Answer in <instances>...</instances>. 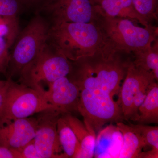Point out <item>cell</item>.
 Wrapping results in <instances>:
<instances>
[{"label":"cell","instance_id":"obj_2","mask_svg":"<svg viewBox=\"0 0 158 158\" xmlns=\"http://www.w3.org/2000/svg\"><path fill=\"white\" fill-rule=\"evenodd\" d=\"M48 42L71 61L110 46L96 22H52Z\"/></svg>","mask_w":158,"mask_h":158},{"label":"cell","instance_id":"obj_21","mask_svg":"<svg viewBox=\"0 0 158 158\" xmlns=\"http://www.w3.org/2000/svg\"><path fill=\"white\" fill-rule=\"evenodd\" d=\"M134 9L148 24L157 19V0H132Z\"/></svg>","mask_w":158,"mask_h":158},{"label":"cell","instance_id":"obj_26","mask_svg":"<svg viewBox=\"0 0 158 158\" xmlns=\"http://www.w3.org/2000/svg\"><path fill=\"white\" fill-rule=\"evenodd\" d=\"M11 79L8 77L6 81L0 80V118L2 116L4 112L6 94Z\"/></svg>","mask_w":158,"mask_h":158},{"label":"cell","instance_id":"obj_27","mask_svg":"<svg viewBox=\"0 0 158 158\" xmlns=\"http://www.w3.org/2000/svg\"><path fill=\"white\" fill-rule=\"evenodd\" d=\"M0 158H20V156L16 150L0 145Z\"/></svg>","mask_w":158,"mask_h":158},{"label":"cell","instance_id":"obj_11","mask_svg":"<svg viewBox=\"0 0 158 158\" xmlns=\"http://www.w3.org/2000/svg\"><path fill=\"white\" fill-rule=\"evenodd\" d=\"M48 86V90L40 93L58 112L62 114L78 112L81 90L68 77L60 78Z\"/></svg>","mask_w":158,"mask_h":158},{"label":"cell","instance_id":"obj_29","mask_svg":"<svg viewBox=\"0 0 158 158\" xmlns=\"http://www.w3.org/2000/svg\"><path fill=\"white\" fill-rule=\"evenodd\" d=\"M28 7L33 6H41L46 0H25Z\"/></svg>","mask_w":158,"mask_h":158},{"label":"cell","instance_id":"obj_4","mask_svg":"<svg viewBox=\"0 0 158 158\" xmlns=\"http://www.w3.org/2000/svg\"><path fill=\"white\" fill-rule=\"evenodd\" d=\"M50 25L45 19L38 15L19 32L11 46L8 77L19 76L37 58L48 42Z\"/></svg>","mask_w":158,"mask_h":158},{"label":"cell","instance_id":"obj_1","mask_svg":"<svg viewBox=\"0 0 158 158\" xmlns=\"http://www.w3.org/2000/svg\"><path fill=\"white\" fill-rule=\"evenodd\" d=\"M110 46L91 56L71 61L68 78L82 89L118 94L132 58Z\"/></svg>","mask_w":158,"mask_h":158},{"label":"cell","instance_id":"obj_9","mask_svg":"<svg viewBox=\"0 0 158 158\" xmlns=\"http://www.w3.org/2000/svg\"><path fill=\"white\" fill-rule=\"evenodd\" d=\"M38 11L49 15L52 22L95 23L98 16L93 0H46Z\"/></svg>","mask_w":158,"mask_h":158},{"label":"cell","instance_id":"obj_16","mask_svg":"<svg viewBox=\"0 0 158 158\" xmlns=\"http://www.w3.org/2000/svg\"><path fill=\"white\" fill-rule=\"evenodd\" d=\"M116 125L123 137L122 146L118 158H138L142 149L147 147L141 134L131 125L123 121L116 123Z\"/></svg>","mask_w":158,"mask_h":158},{"label":"cell","instance_id":"obj_14","mask_svg":"<svg viewBox=\"0 0 158 158\" xmlns=\"http://www.w3.org/2000/svg\"><path fill=\"white\" fill-rule=\"evenodd\" d=\"M96 136L94 157L95 158H118L123 144L121 133L117 127L110 125L101 130Z\"/></svg>","mask_w":158,"mask_h":158},{"label":"cell","instance_id":"obj_20","mask_svg":"<svg viewBox=\"0 0 158 158\" xmlns=\"http://www.w3.org/2000/svg\"><path fill=\"white\" fill-rule=\"evenodd\" d=\"M19 33L18 16L0 15V37L7 40L11 48Z\"/></svg>","mask_w":158,"mask_h":158},{"label":"cell","instance_id":"obj_6","mask_svg":"<svg viewBox=\"0 0 158 158\" xmlns=\"http://www.w3.org/2000/svg\"><path fill=\"white\" fill-rule=\"evenodd\" d=\"M78 112L96 134L105 124L124 120L118 102L109 94L97 90H81Z\"/></svg>","mask_w":158,"mask_h":158},{"label":"cell","instance_id":"obj_22","mask_svg":"<svg viewBox=\"0 0 158 158\" xmlns=\"http://www.w3.org/2000/svg\"><path fill=\"white\" fill-rule=\"evenodd\" d=\"M141 134L146 146L151 149L158 151V127L157 126L147 125L144 124L135 125L130 123Z\"/></svg>","mask_w":158,"mask_h":158},{"label":"cell","instance_id":"obj_17","mask_svg":"<svg viewBox=\"0 0 158 158\" xmlns=\"http://www.w3.org/2000/svg\"><path fill=\"white\" fill-rule=\"evenodd\" d=\"M136 122L144 124L158 123V85L156 81L150 85L146 97L138 109Z\"/></svg>","mask_w":158,"mask_h":158},{"label":"cell","instance_id":"obj_10","mask_svg":"<svg viewBox=\"0 0 158 158\" xmlns=\"http://www.w3.org/2000/svg\"><path fill=\"white\" fill-rule=\"evenodd\" d=\"M39 113L37 117V130L34 138L37 151L42 158H65L57 131L58 120L62 114L54 110Z\"/></svg>","mask_w":158,"mask_h":158},{"label":"cell","instance_id":"obj_15","mask_svg":"<svg viewBox=\"0 0 158 158\" xmlns=\"http://www.w3.org/2000/svg\"><path fill=\"white\" fill-rule=\"evenodd\" d=\"M98 12L107 17H129L148 26L136 12L132 0H93Z\"/></svg>","mask_w":158,"mask_h":158},{"label":"cell","instance_id":"obj_23","mask_svg":"<svg viewBox=\"0 0 158 158\" xmlns=\"http://www.w3.org/2000/svg\"><path fill=\"white\" fill-rule=\"evenodd\" d=\"M27 7L25 0H0V15L18 16Z\"/></svg>","mask_w":158,"mask_h":158},{"label":"cell","instance_id":"obj_3","mask_svg":"<svg viewBox=\"0 0 158 158\" xmlns=\"http://www.w3.org/2000/svg\"><path fill=\"white\" fill-rule=\"evenodd\" d=\"M95 22L107 43L113 49L132 54L146 48L158 39V28L144 26L129 17H107L98 13Z\"/></svg>","mask_w":158,"mask_h":158},{"label":"cell","instance_id":"obj_19","mask_svg":"<svg viewBox=\"0 0 158 158\" xmlns=\"http://www.w3.org/2000/svg\"><path fill=\"white\" fill-rule=\"evenodd\" d=\"M135 65L151 72L158 80V42L156 40L149 46L131 54Z\"/></svg>","mask_w":158,"mask_h":158},{"label":"cell","instance_id":"obj_18","mask_svg":"<svg viewBox=\"0 0 158 158\" xmlns=\"http://www.w3.org/2000/svg\"><path fill=\"white\" fill-rule=\"evenodd\" d=\"M59 142L65 158H75L80 149V144L75 134L64 115L59 116L57 122Z\"/></svg>","mask_w":158,"mask_h":158},{"label":"cell","instance_id":"obj_24","mask_svg":"<svg viewBox=\"0 0 158 158\" xmlns=\"http://www.w3.org/2000/svg\"><path fill=\"white\" fill-rule=\"evenodd\" d=\"M11 48L5 38L0 37V73L6 76L8 75L10 60Z\"/></svg>","mask_w":158,"mask_h":158},{"label":"cell","instance_id":"obj_8","mask_svg":"<svg viewBox=\"0 0 158 158\" xmlns=\"http://www.w3.org/2000/svg\"><path fill=\"white\" fill-rule=\"evenodd\" d=\"M155 81L152 73L135 65L132 59L118 94L124 120L129 121L131 116L138 114L150 85Z\"/></svg>","mask_w":158,"mask_h":158},{"label":"cell","instance_id":"obj_13","mask_svg":"<svg viewBox=\"0 0 158 158\" xmlns=\"http://www.w3.org/2000/svg\"><path fill=\"white\" fill-rule=\"evenodd\" d=\"M75 134L80 144V149L75 158H91L94 157L96 133L89 126L71 114H63Z\"/></svg>","mask_w":158,"mask_h":158},{"label":"cell","instance_id":"obj_5","mask_svg":"<svg viewBox=\"0 0 158 158\" xmlns=\"http://www.w3.org/2000/svg\"><path fill=\"white\" fill-rule=\"evenodd\" d=\"M71 62L47 42L38 56L20 74V84L33 88L40 93L42 82L48 85L70 72Z\"/></svg>","mask_w":158,"mask_h":158},{"label":"cell","instance_id":"obj_7","mask_svg":"<svg viewBox=\"0 0 158 158\" xmlns=\"http://www.w3.org/2000/svg\"><path fill=\"white\" fill-rule=\"evenodd\" d=\"M49 110L58 111L37 90L15 83L11 79L4 112L0 118V127L14 119L28 118Z\"/></svg>","mask_w":158,"mask_h":158},{"label":"cell","instance_id":"obj_12","mask_svg":"<svg viewBox=\"0 0 158 158\" xmlns=\"http://www.w3.org/2000/svg\"><path fill=\"white\" fill-rule=\"evenodd\" d=\"M37 118H17L0 127V145L11 149L23 147L34 139Z\"/></svg>","mask_w":158,"mask_h":158},{"label":"cell","instance_id":"obj_28","mask_svg":"<svg viewBox=\"0 0 158 158\" xmlns=\"http://www.w3.org/2000/svg\"><path fill=\"white\" fill-rule=\"evenodd\" d=\"M158 151L151 149L145 152H141L138 158H158Z\"/></svg>","mask_w":158,"mask_h":158},{"label":"cell","instance_id":"obj_25","mask_svg":"<svg viewBox=\"0 0 158 158\" xmlns=\"http://www.w3.org/2000/svg\"><path fill=\"white\" fill-rule=\"evenodd\" d=\"M15 150L19 154L20 158H42L37 151L34 139L23 147Z\"/></svg>","mask_w":158,"mask_h":158}]
</instances>
